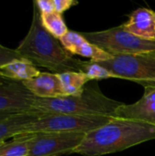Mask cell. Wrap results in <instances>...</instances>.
Returning a JSON list of instances; mask_svg holds the SVG:
<instances>
[{"mask_svg": "<svg viewBox=\"0 0 155 156\" xmlns=\"http://www.w3.org/2000/svg\"><path fill=\"white\" fill-rule=\"evenodd\" d=\"M23 58L36 67H43L55 74L68 71L83 72V60L75 58L64 48L59 39L48 33L41 23L40 12L33 2V16L29 30L16 48Z\"/></svg>", "mask_w": 155, "mask_h": 156, "instance_id": "obj_1", "label": "cell"}, {"mask_svg": "<svg viewBox=\"0 0 155 156\" xmlns=\"http://www.w3.org/2000/svg\"><path fill=\"white\" fill-rule=\"evenodd\" d=\"M151 140H155V124L112 118L107 124L87 133L74 154L84 156L105 155Z\"/></svg>", "mask_w": 155, "mask_h": 156, "instance_id": "obj_2", "label": "cell"}, {"mask_svg": "<svg viewBox=\"0 0 155 156\" xmlns=\"http://www.w3.org/2000/svg\"><path fill=\"white\" fill-rule=\"evenodd\" d=\"M116 79L137 82L144 89L155 88V50L132 55H116L96 62Z\"/></svg>", "mask_w": 155, "mask_h": 156, "instance_id": "obj_3", "label": "cell"}, {"mask_svg": "<svg viewBox=\"0 0 155 156\" xmlns=\"http://www.w3.org/2000/svg\"><path fill=\"white\" fill-rule=\"evenodd\" d=\"M88 41L110 54L132 55L155 50V41L143 39L127 31L122 25L94 32H81Z\"/></svg>", "mask_w": 155, "mask_h": 156, "instance_id": "obj_4", "label": "cell"}, {"mask_svg": "<svg viewBox=\"0 0 155 156\" xmlns=\"http://www.w3.org/2000/svg\"><path fill=\"white\" fill-rule=\"evenodd\" d=\"M112 120L106 116H76V115H40L31 123L26 125L19 135L38 133L83 132L89 133L98 129ZM18 136V135H17Z\"/></svg>", "mask_w": 155, "mask_h": 156, "instance_id": "obj_5", "label": "cell"}, {"mask_svg": "<svg viewBox=\"0 0 155 156\" xmlns=\"http://www.w3.org/2000/svg\"><path fill=\"white\" fill-rule=\"evenodd\" d=\"M87 133L62 132L33 134L27 156H59L74 154Z\"/></svg>", "mask_w": 155, "mask_h": 156, "instance_id": "obj_6", "label": "cell"}, {"mask_svg": "<svg viewBox=\"0 0 155 156\" xmlns=\"http://www.w3.org/2000/svg\"><path fill=\"white\" fill-rule=\"evenodd\" d=\"M34 98L22 82L8 80L0 87V112H31Z\"/></svg>", "mask_w": 155, "mask_h": 156, "instance_id": "obj_7", "label": "cell"}, {"mask_svg": "<svg viewBox=\"0 0 155 156\" xmlns=\"http://www.w3.org/2000/svg\"><path fill=\"white\" fill-rule=\"evenodd\" d=\"M115 118L140 121L155 124V88L144 89L143 96L135 103L119 106Z\"/></svg>", "mask_w": 155, "mask_h": 156, "instance_id": "obj_8", "label": "cell"}, {"mask_svg": "<svg viewBox=\"0 0 155 156\" xmlns=\"http://www.w3.org/2000/svg\"><path fill=\"white\" fill-rule=\"evenodd\" d=\"M61 45L70 54L79 55L90 58L93 62L104 61L112 58L110 54L97 48L90 41H88L80 33L69 31L64 37L59 39Z\"/></svg>", "mask_w": 155, "mask_h": 156, "instance_id": "obj_9", "label": "cell"}, {"mask_svg": "<svg viewBox=\"0 0 155 156\" xmlns=\"http://www.w3.org/2000/svg\"><path fill=\"white\" fill-rule=\"evenodd\" d=\"M122 27L136 37L155 41V12L151 9L144 7L136 9Z\"/></svg>", "mask_w": 155, "mask_h": 156, "instance_id": "obj_10", "label": "cell"}, {"mask_svg": "<svg viewBox=\"0 0 155 156\" xmlns=\"http://www.w3.org/2000/svg\"><path fill=\"white\" fill-rule=\"evenodd\" d=\"M22 84L36 97L57 98L65 96L59 78L55 73L40 72L38 76L23 81Z\"/></svg>", "mask_w": 155, "mask_h": 156, "instance_id": "obj_11", "label": "cell"}, {"mask_svg": "<svg viewBox=\"0 0 155 156\" xmlns=\"http://www.w3.org/2000/svg\"><path fill=\"white\" fill-rule=\"evenodd\" d=\"M42 114L35 112H20L13 114L0 121V145L6 139H13L19 135L22 129Z\"/></svg>", "mask_w": 155, "mask_h": 156, "instance_id": "obj_12", "label": "cell"}, {"mask_svg": "<svg viewBox=\"0 0 155 156\" xmlns=\"http://www.w3.org/2000/svg\"><path fill=\"white\" fill-rule=\"evenodd\" d=\"M40 72L33 63L25 58L15 60L0 68V75L9 81L29 80L38 76Z\"/></svg>", "mask_w": 155, "mask_h": 156, "instance_id": "obj_13", "label": "cell"}, {"mask_svg": "<svg viewBox=\"0 0 155 156\" xmlns=\"http://www.w3.org/2000/svg\"><path fill=\"white\" fill-rule=\"evenodd\" d=\"M58 76L59 78L65 96H74L80 94L84 87L90 81L83 72L68 71L58 74Z\"/></svg>", "mask_w": 155, "mask_h": 156, "instance_id": "obj_14", "label": "cell"}, {"mask_svg": "<svg viewBox=\"0 0 155 156\" xmlns=\"http://www.w3.org/2000/svg\"><path fill=\"white\" fill-rule=\"evenodd\" d=\"M32 135H18L11 142H5L0 145V156H27Z\"/></svg>", "mask_w": 155, "mask_h": 156, "instance_id": "obj_15", "label": "cell"}, {"mask_svg": "<svg viewBox=\"0 0 155 156\" xmlns=\"http://www.w3.org/2000/svg\"><path fill=\"white\" fill-rule=\"evenodd\" d=\"M41 23L46 30L57 39H60L69 30L68 29L61 14L54 11L48 14H40Z\"/></svg>", "mask_w": 155, "mask_h": 156, "instance_id": "obj_16", "label": "cell"}, {"mask_svg": "<svg viewBox=\"0 0 155 156\" xmlns=\"http://www.w3.org/2000/svg\"><path fill=\"white\" fill-rule=\"evenodd\" d=\"M83 73L86 74L90 80H100L103 79L115 78L111 71L101 67L98 63L90 60L83 62Z\"/></svg>", "mask_w": 155, "mask_h": 156, "instance_id": "obj_17", "label": "cell"}, {"mask_svg": "<svg viewBox=\"0 0 155 156\" xmlns=\"http://www.w3.org/2000/svg\"><path fill=\"white\" fill-rule=\"evenodd\" d=\"M22 58L23 57L16 49H12L0 44V68L10 62Z\"/></svg>", "mask_w": 155, "mask_h": 156, "instance_id": "obj_18", "label": "cell"}, {"mask_svg": "<svg viewBox=\"0 0 155 156\" xmlns=\"http://www.w3.org/2000/svg\"><path fill=\"white\" fill-rule=\"evenodd\" d=\"M77 4L78 2L73 0H53L55 11L59 14H62L64 11L69 9L72 5Z\"/></svg>", "mask_w": 155, "mask_h": 156, "instance_id": "obj_19", "label": "cell"}, {"mask_svg": "<svg viewBox=\"0 0 155 156\" xmlns=\"http://www.w3.org/2000/svg\"><path fill=\"white\" fill-rule=\"evenodd\" d=\"M34 3L37 6L40 14H48L55 11L53 0H37Z\"/></svg>", "mask_w": 155, "mask_h": 156, "instance_id": "obj_20", "label": "cell"}, {"mask_svg": "<svg viewBox=\"0 0 155 156\" xmlns=\"http://www.w3.org/2000/svg\"><path fill=\"white\" fill-rule=\"evenodd\" d=\"M19 113H20V112H19ZM13 114H16V113H15V112H0V121H2V120L7 118V117L11 116V115H13Z\"/></svg>", "mask_w": 155, "mask_h": 156, "instance_id": "obj_21", "label": "cell"}, {"mask_svg": "<svg viewBox=\"0 0 155 156\" xmlns=\"http://www.w3.org/2000/svg\"><path fill=\"white\" fill-rule=\"evenodd\" d=\"M7 81H8V80H5V79H4V78L1 76V75H0V87H1V86H3V85H4L5 83H6Z\"/></svg>", "mask_w": 155, "mask_h": 156, "instance_id": "obj_22", "label": "cell"}]
</instances>
